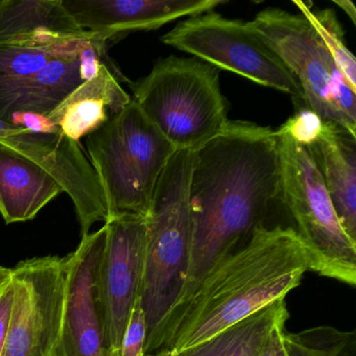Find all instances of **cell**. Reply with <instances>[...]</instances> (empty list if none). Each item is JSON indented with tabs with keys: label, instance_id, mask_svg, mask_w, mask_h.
<instances>
[{
	"label": "cell",
	"instance_id": "obj_1",
	"mask_svg": "<svg viewBox=\"0 0 356 356\" xmlns=\"http://www.w3.org/2000/svg\"><path fill=\"white\" fill-rule=\"evenodd\" d=\"M279 197L276 131L229 120L220 135L195 151L189 182L191 254L184 284L175 303L213 264L264 226Z\"/></svg>",
	"mask_w": 356,
	"mask_h": 356
},
{
	"label": "cell",
	"instance_id": "obj_2",
	"mask_svg": "<svg viewBox=\"0 0 356 356\" xmlns=\"http://www.w3.org/2000/svg\"><path fill=\"white\" fill-rule=\"evenodd\" d=\"M307 252L291 227H261L211 266L164 314L145 339V354L197 345L299 286Z\"/></svg>",
	"mask_w": 356,
	"mask_h": 356
},
{
	"label": "cell",
	"instance_id": "obj_3",
	"mask_svg": "<svg viewBox=\"0 0 356 356\" xmlns=\"http://www.w3.org/2000/svg\"><path fill=\"white\" fill-rule=\"evenodd\" d=\"M131 87L143 115L177 151H197L230 120L218 70L195 58L159 60Z\"/></svg>",
	"mask_w": 356,
	"mask_h": 356
},
{
	"label": "cell",
	"instance_id": "obj_4",
	"mask_svg": "<svg viewBox=\"0 0 356 356\" xmlns=\"http://www.w3.org/2000/svg\"><path fill=\"white\" fill-rule=\"evenodd\" d=\"M280 197L307 252L309 270L356 284V243L343 230L307 143L286 124L276 130Z\"/></svg>",
	"mask_w": 356,
	"mask_h": 356
},
{
	"label": "cell",
	"instance_id": "obj_5",
	"mask_svg": "<svg viewBox=\"0 0 356 356\" xmlns=\"http://www.w3.org/2000/svg\"><path fill=\"white\" fill-rule=\"evenodd\" d=\"M86 149L107 202L108 220L122 213L145 218L158 181L177 149L133 99L86 136Z\"/></svg>",
	"mask_w": 356,
	"mask_h": 356
},
{
	"label": "cell",
	"instance_id": "obj_6",
	"mask_svg": "<svg viewBox=\"0 0 356 356\" xmlns=\"http://www.w3.org/2000/svg\"><path fill=\"white\" fill-rule=\"evenodd\" d=\"M193 154L177 151L154 191L147 218L140 303L147 337L182 291L191 243L189 182Z\"/></svg>",
	"mask_w": 356,
	"mask_h": 356
},
{
	"label": "cell",
	"instance_id": "obj_7",
	"mask_svg": "<svg viewBox=\"0 0 356 356\" xmlns=\"http://www.w3.org/2000/svg\"><path fill=\"white\" fill-rule=\"evenodd\" d=\"M250 22L299 83L305 108L356 135V91L312 24L278 8L259 12Z\"/></svg>",
	"mask_w": 356,
	"mask_h": 356
},
{
	"label": "cell",
	"instance_id": "obj_8",
	"mask_svg": "<svg viewBox=\"0 0 356 356\" xmlns=\"http://www.w3.org/2000/svg\"><path fill=\"white\" fill-rule=\"evenodd\" d=\"M161 41L216 70L233 72L303 102L299 83L251 22L229 19L212 11L183 20Z\"/></svg>",
	"mask_w": 356,
	"mask_h": 356
},
{
	"label": "cell",
	"instance_id": "obj_9",
	"mask_svg": "<svg viewBox=\"0 0 356 356\" xmlns=\"http://www.w3.org/2000/svg\"><path fill=\"white\" fill-rule=\"evenodd\" d=\"M14 302L3 356H56L66 293V259L32 258L11 268Z\"/></svg>",
	"mask_w": 356,
	"mask_h": 356
},
{
	"label": "cell",
	"instance_id": "obj_10",
	"mask_svg": "<svg viewBox=\"0 0 356 356\" xmlns=\"http://www.w3.org/2000/svg\"><path fill=\"white\" fill-rule=\"evenodd\" d=\"M105 250L97 276L99 303L110 356H120L122 339L140 298L147 218L122 213L105 222Z\"/></svg>",
	"mask_w": 356,
	"mask_h": 356
},
{
	"label": "cell",
	"instance_id": "obj_11",
	"mask_svg": "<svg viewBox=\"0 0 356 356\" xmlns=\"http://www.w3.org/2000/svg\"><path fill=\"white\" fill-rule=\"evenodd\" d=\"M0 145L38 164L74 202L82 236L97 222H107L108 208L99 179L80 143L63 133L40 134L0 120Z\"/></svg>",
	"mask_w": 356,
	"mask_h": 356
},
{
	"label": "cell",
	"instance_id": "obj_12",
	"mask_svg": "<svg viewBox=\"0 0 356 356\" xmlns=\"http://www.w3.org/2000/svg\"><path fill=\"white\" fill-rule=\"evenodd\" d=\"M106 238L104 225L82 236L76 251L65 257V306L56 356H110L97 287Z\"/></svg>",
	"mask_w": 356,
	"mask_h": 356
},
{
	"label": "cell",
	"instance_id": "obj_13",
	"mask_svg": "<svg viewBox=\"0 0 356 356\" xmlns=\"http://www.w3.org/2000/svg\"><path fill=\"white\" fill-rule=\"evenodd\" d=\"M225 0H62L81 29L109 41L135 31L158 30L182 17L214 11Z\"/></svg>",
	"mask_w": 356,
	"mask_h": 356
},
{
	"label": "cell",
	"instance_id": "obj_14",
	"mask_svg": "<svg viewBox=\"0 0 356 356\" xmlns=\"http://www.w3.org/2000/svg\"><path fill=\"white\" fill-rule=\"evenodd\" d=\"M296 135L309 147L339 222L356 243V135L323 120L307 136Z\"/></svg>",
	"mask_w": 356,
	"mask_h": 356
},
{
	"label": "cell",
	"instance_id": "obj_15",
	"mask_svg": "<svg viewBox=\"0 0 356 356\" xmlns=\"http://www.w3.org/2000/svg\"><path fill=\"white\" fill-rule=\"evenodd\" d=\"M97 40L104 41L99 36L78 38L47 34L0 42V120L8 122L16 112L26 83L49 62L79 53Z\"/></svg>",
	"mask_w": 356,
	"mask_h": 356
},
{
	"label": "cell",
	"instance_id": "obj_16",
	"mask_svg": "<svg viewBox=\"0 0 356 356\" xmlns=\"http://www.w3.org/2000/svg\"><path fill=\"white\" fill-rule=\"evenodd\" d=\"M118 74L104 62L97 76L79 85L47 118L65 136L79 143L132 101L120 86Z\"/></svg>",
	"mask_w": 356,
	"mask_h": 356
},
{
	"label": "cell",
	"instance_id": "obj_17",
	"mask_svg": "<svg viewBox=\"0 0 356 356\" xmlns=\"http://www.w3.org/2000/svg\"><path fill=\"white\" fill-rule=\"evenodd\" d=\"M62 193L47 170L0 145V214L6 224L33 220Z\"/></svg>",
	"mask_w": 356,
	"mask_h": 356
},
{
	"label": "cell",
	"instance_id": "obj_18",
	"mask_svg": "<svg viewBox=\"0 0 356 356\" xmlns=\"http://www.w3.org/2000/svg\"><path fill=\"white\" fill-rule=\"evenodd\" d=\"M47 34L78 38L97 36L78 26L62 0H0V42Z\"/></svg>",
	"mask_w": 356,
	"mask_h": 356
},
{
	"label": "cell",
	"instance_id": "obj_19",
	"mask_svg": "<svg viewBox=\"0 0 356 356\" xmlns=\"http://www.w3.org/2000/svg\"><path fill=\"white\" fill-rule=\"evenodd\" d=\"M287 314L285 299H279L193 347L178 352L160 351L143 356H259L273 325Z\"/></svg>",
	"mask_w": 356,
	"mask_h": 356
},
{
	"label": "cell",
	"instance_id": "obj_20",
	"mask_svg": "<svg viewBox=\"0 0 356 356\" xmlns=\"http://www.w3.org/2000/svg\"><path fill=\"white\" fill-rule=\"evenodd\" d=\"M293 5L314 26L326 49L332 56L352 90L356 91V60L345 44L343 30L334 11L330 9L312 10L307 3L293 0Z\"/></svg>",
	"mask_w": 356,
	"mask_h": 356
},
{
	"label": "cell",
	"instance_id": "obj_21",
	"mask_svg": "<svg viewBox=\"0 0 356 356\" xmlns=\"http://www.w3.org/2000/svg\"><path fill=\"white\" fill-rule=\"evenodd\" d=\"M353 339V332L334 327L318 326L300 332H285L289 356H341Z\"/></svg>",
	"mask_w": 356,
	"mask_h": 356
},
{
	"label": "cell",
	"instance_id": "obj_22",
	"mask_svg": "<svg viewBox=\"0 0 356 356\" xmlns=\"http://www.w3.org/2000/svg\"><path fill=\"white\" fill-rule=\"evenodd\" d=\"M145 339H147V323L145 314L141 307L140 298L137 300L131 314L120 356H143L145 355Z\"/></svg>",
	"mask_w": 356,
	"mask_h": 356
},
{
	"label": "cell",
	"instance_id": "obj_23",
	"mask_svg": "<svg viewBox=\"0 0 356 356\" xmlns=\"http://www.w3.org/2000/svg\"><path fill=\"white\" fill-rule=\"evenodd\" d=\"M8 124L22 127L26 130L40 134H58L62 133L59 127L56 126L47 115L32 113V112H18L10 116Z\"/></svg>",
	"mask_w": 356,
	"mask_h": 356
},
{
	"label": "cell",
	"instance_id": "obj_24",
	"mask_svg": "<svg viewBox=\"0 0 356 356\" xmlns=\"http://www.w3.org/2000/svg\"><path fill=\"white\" fill-rule=\"evenodd\" d=\"M289 314L279 318L268 332L259 356H289V349L285 343V323Z\"/></svg>",
	"mask_w": 356,
	"mask_h": 356
},
{
	"label": "cell",
	"instance_id": "obj_25",
	"mask_svg": "<svg viewBox=\"0 0 356 356\" xmlns=\"http://www.w3.org/2000/svg\"><path fill=\"white\" fill-rule=\"evenodd\" d=\"M13 302L14 285L10 279L3 291H0V356H3L5 351Z\"/></svg>",
	"mask_w": 356,
	"mask_h": 356
},
{
	"label": "cell",
	"instance_id": "obj_26",
	"mask_svg": "<svg viewBox=\"0 0 356 356\" xmlns=\"http://www.w3.org/2000/svg\"><path fill=\"white\" fill-rule=\"evenodd\" d=\"M332 3H334L335 6H337L339 9L343 10V11L347 14L348 17L351 19L352 24L355 26L356 9L355 7H354L353 3L350 1V0H332Z\"/></svg>",
	"mask_w": 356,
	"mask_h": 356
},
{
	"label": "cell",
	"instance_id": "obj_27",
	"mask_svg": "<svg viewBox=\"0 0 356 356\" xmlns=\"http://www.w3.org/2000/svg\"><path fill=\"white\" fill-rule=\"evenodd\" d=\"M10 279H11V268L0 266V291H3Z\"/></svg>",
	"mask_w": 356,
	"mask_h": 356
}]
</instances>
